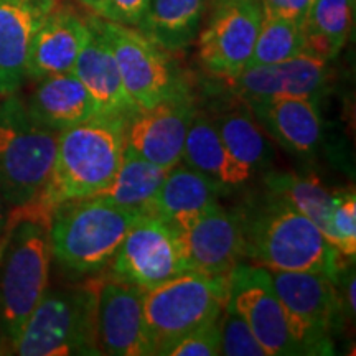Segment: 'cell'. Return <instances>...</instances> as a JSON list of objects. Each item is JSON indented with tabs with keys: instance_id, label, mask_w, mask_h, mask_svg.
<instances>
[{
	"instance_id": "20",
	"label": "cell",
	"mask_w": 356,
	"mask_h": 356,
	"mask_svg": "<svg viewBox=\"0 0 356 356\" xmlns=\"http://www.w3.org/2000/svg\"><path fill=\"white\" fill-rule=\"evenodd\" d=\"M248 106L256 121L287 150L305 157L317 150L322 140L318 101L284 96L251 102Z\"/></svg>"
},
{
	"instance_id": "21",
	"label": "cell",
	"mask_w": 356,
	"mask_h": 356,
	"mask_svg": "<svg viewBox=\"0 0 356 356\" xmlns=\"http://www.w3.org/2000/svg\"><path fill=\"white\" fill-rule=\"evenodd\" d=\"M25 106L40 126L58 134L99 114L95 99L73 73L38 79Z\"/></svg>"
},
{
	"instance_id": "2",
	"label": "cell",
	"mask_w": 356,
	"mask_h": 356,
	"mask_svg": "<svg viewBox=\"0 0 356 356\" xmlns=\"http://www.w3.org/2000/svg\"><path fill=\"white\" fill-rule=\"evenodd\" d=\"M244 257L269 270L325 274L337 282L341 254L317 226L287 204L270 202L241 216Z\"/></svg>"
},
{
	"instance_id": "14",
	"label": "cell",
	"mask_w": 356,
	"mask_h": 356,
	"mask_svg": "<svg viewBox=\"0 0 356 356\" xmlns=\"http://www.w3.org/2000/svg\"><path fill=\"white\" fill-rule=\"evenodd\" d=\"M193 115L191 97L185 88L180 89L129 119L124 129V150L159 167H175L181 160Z\"/></svg>"
},
{
	"instance_id": "5",
	"label": "cell",
	"mask_w": 356,
	"mask_h": 356,
	"mask_svg": "<svg viewBox=\"0 0 356 356\" xmlns=\"http://www.w3.org/2000/svg\"><path fill=\"white\" fill-rule=\"evenodd\" d=\"M20 356L102 355L97 340V280L47 291L12 346Z\"/></svg>"
},
{
	"instance_id": "28",
	"label": "cell",
	"mask_w": 356,
	"mask_h": 356,
	"mask_svg": "<svg viewBox=\"0 0 356 356\" xmlns=\"http://www.w3.org/2000/svg\"><path fill=\"white\" fill-rule=\"evenodd\" d=\"M213 124L229 154L251 172L266 167L270 162L273 149L251 113L229 111L220 115Z\"/></svg>"
},
{
	"instance_id": "33",
	"label": "cell",
	"mask_w": 356,
	"mask_h": 356,
	"mask_svg": "<svg viewBox=\"0 0 356 356\" xmlns=\"http://www.w3.org/2000/svg\"><path fill=\"white\" fill-rule=\"evenodd\" d=\"M149 0H106L102 19L139 29L144 20Z\"/></svg>"
},
{
	"instance_id": "16",
	"label": "cell",
	"mask_w": 356,
	"mask_h": 356,
	"mask_svg": "<svg viewBox=\"0 0 356 356\" xmlns=\"http://www.w3.org/2000/svg\"><path fill=\"white\" fill-rule=\"evenodd\" d=\"M228 81L248 104L284 96L318 101L328 84V60L304 51L280 63L248 66Z\"/></svg>"
},
{
	"instance_id": "36",
	"label": "cell",
	"mask_w": 356,
	"mask_h": 356,
	"mask_svg": "<svg viewBox=\"0 0 356 356\" xmlns=\"http://www.w3.org/2000/svg\"><path fill=\"white\" fill-rule=\"evenodd\" d=\"M355 274L351 273V277L348 282H346V302H348V310L351 314H355V309H356V297H355Z\"/></svg>"
},
{
	"instance_id": "22",
	"label": "cell",
	"mask_w": 356,
	"mask_h": 356,
	"mask_svg": "<svg viewBox=\"0 0 356 356\" xmlns=\"http://www.w3.org/2000/svg\"><path fill=\"white\" fill-rule=\"evenodd\" d=\"M220 191V186L203 173L177 163L163 178L144 215L159 218L167 225H175L216 203Z\"/></svg>"
},
{
	"instance_id": "25",
	"label": "cell",
	"mask_w": 356,
	"mask_h": 356,
	"mask_svg": "<svg viewBox=\"0 0 356 356\" xmlns=\"http://www.w3.org/2000/svg\"><path fill=\"white\" fill-rule=\"evenodd\" d=\"M270 198L287 204L314 222L327 238L337 191L327 188L315 175L273 172L266 177Z\"/></svg>"
},
{
	"instance_id": "10",
	"label": "cell",
	"mask_w": 356,
	"mask_h": 356,
	"mask_svg": "<svg viewBox=\"0 0 356 356\" xmlns=\"http://www.w3.org/2000/svg\"><path fill=\"white\" fill-rule=\"evenodd\" d=\"M261 0H213L198 37V60L226 81L248 68L262 22Z\"/></svg>"
},
{
	"instance_id": "12",
	"label": "cell",
	"mask_w": 356,
	"mask_h": 356,
	"mask_svg": "<svg viewBox=\"0 0 356 356\" xmlns=\"http://www.w3.org/2000/svg\"><path fill=\"white\" fill-rule=\"evenodd\" d=\"M228 304L249 325L267 356L302 355L289 330L269 269L239 262L228 274Z\"/></svg>"
},
{
	"instance_id": "24",
	"label": "cell",
	"mask_w": 356,
	"mask_h": 356,
	"mask_svg": "<svg viewBox=\"0 0 356 356\" xmlns=\"http://www.w3.org/2000/svg\"><path fill=\"white\" fill-rule=\"evenodd\" d=\"M207 0H149L139 30L168 53L185 50L197 37Z\"/></svg>"
},
{
	"instance_id": "11",
	"label": "cell",
	"mask_w": 356,
	"mask_h": 356,
	"mask_svg": "<svg viewBox=\"0 0 356 356\" xmlns=\"http://www.w3.org/2000/svg\"><path fill=\"white\" fill-rule=\"evenodd\" d=\"M113 261L114 275L144 292L188 273L175 231L150 215L134 222Z\"/></svg>"
},
{
	"instance_id": "26",
	"label": "cell",
	"mask_w": 356,
	"mask_h": 356,
	"mask_svg": "<svg viewBox=\"0 0 356 356\" xmlns=\"http://www.w3.org/2000/svg\"><path fill=\"white\" fill-rule=\"evenodd\" d=\"M356 0H314L304 24L305 48L332 60L340 53L353 29Z\"/></svg>"
},
{
	"instance_id": "4",
	"label": "cell",
	"mask_w": 356,
	"mask_h": 356,
	"mask_svg": "<svg viewBox=\"0 0 356 356\" xmlns=\"http://www.w3.org/2000/svg\"><path fill=\"white\" fill-rule=\"evenodd\" d=\"M140 216L101 195L60 204L50 220L51 257L71 275L101 273Z\"/></svg>"
},
{
	"instance_id": "8",
	"label": "cell",
	"mask_w": 356,
	"mask_h": 356,
	"mask_svg": "<svg viewBox=\"0 0 356 356\" xmlns=\"http://www.w3.org/2000/svg\"><path fill=\"white\" fill-rule=\"evenodd\" d=\"M269 273L302 355H332L341 310L335 280L317 273Z\"/></svg>"
},
{
	"instance_id": "38",
	"label": "cell",
	"mask_w": 356,
	"mask_h": 356,
	"mask_svg": "<svg viewBox=\"0 0 356 356\" xmlns=\"http://www.w3.org/2000/svg\"><path fill=\"white\" fill-rule=\"evenodd\" d=\"M53 2H55V3H58V6H60V3H65L66 0H53Z\"/></svg>"
},
{
	"instance_id": "9",
	"label": "cell",
	"mask_w": 356,
	"mask_h": 356,
	"mask_svg": "<svg viewBox=\"0 0 356 356\" xmlns=\"http://www.w3.org/2000/svg\"><path fill=\"white\" fill-rule=\"evenodd\" d=\"M101 32L114 53L124 89L139 111L150 109L184 89L168 51L134 26L96 15Z\"/></svg>"
},
{
	"instance_id": "31",
	"label": "cell",
	"mask_w": 356,
	"mask_h": 356,
	"mask_svg": "<svg viewBox=\"0 0 356 356\" xmlns=\"http://www.w3.org/2000/svg\"><path fill=\"white\" fill-rule=\"evenodd\" d=\"M221 355L226 356H267L259 341L252 335L241 315L226 302L220 315Z\"/></svg>"
},
{
	"instance_id": "1",
	"label": "cell",
	"mask_w": 356,
	"mask_h": 356,
	"mask_svg": "<svg viewBox=\"0 0 356 356\" xmlns=\"http://www.w3.org/2000/svg\"><path fill=\"white\" fill-rule=\"evenodd\" d=\"M126 124L122 119L97 114L61 131L42 193L13 210L50 222L53 210L60 204L101 195L122 162Z\"/></svg>"
},
{
	"instance_id": "32",
	"label": "cell",
	"mask_w": 356,
	"mask_h": 356,
	"mask_svg": "<svg viewBox=\"0 0 356 356\" xmlns=\"http://www.w3.org/2000/svg\"><path fill=\"white\" fill-rule=\"evenodd\" d=\"M220 320V318H218ZM211 322L177 341L167 356H216L221 355L220 322Z\"/></svg>"
},
{
	"instance_id": "7",
	"label": "cell",
	"mask_w": 356,
	"mask_h": 356,
	"mask_svg": "<svg viewBox=\"0 0 356 356\" xmlns=\"http://www.w3.org/2000/svg\"><path fill=\"white\" fill-rule=\"evenodd\" d=\"M228 302V275L184 273L145 292L144 317L152 355H167L177 341L216 322Z\"/></svg>"
},
{
	"instance_id": "6",
	"label": "cell",
	"mask_w": 356,
	"mask_h": 356,
	"mask_svg": "<svg viewBox=\"0 0 356 356\" xmlns=\"http://www.w3.org/2000/svg\"><path fill=\"white\" fill-rule=\"evenodd\" d=\"M0 101V197L10 208L42 193L56 155L58 132L40 126L25 101L10 95Z\"/></svg>"
},
{
	"instance_id": "30",
	"label": "cell",
	"mask_w": 356,
	"mask_h": 356,
	"mask_svg": "<svg viewBox=\"0 0 356 356\" xmlns=\"http://www.w3.org/2000/svg\"><path fill=\"white\" fill-rule=\"evenodd\" d=\"M327 239L341 256L356 254V195L353 190L337 191Z\"/></svg>"
},
{
	"instance_id": "13",
	"label": "cell",
	"mask_w": 356,
	"mask_h": 356,
	"mask_svg": "<svg viewBox=\"0 0 356 356\" xmlns=\"http://www.w3.org/2000/svg\"><path fill=\"white\" fill-rule=\"evenodd\" d=\"M191 273L228 275L244 257L241 215L213 203L197 215L170 225Z\"/></svg>"
},
{
	"instance_id": "29",
	"label": "cell",
	"mask_w": 356,
	"mask_h": 356,
	"mask_svg": "<svg viewBox=\"0 0 356 356\" xmlns=\"http://www.w3.org/2000/svg\"><path fill=\"white\" fill-rule=\"evenodd\" d=\"M304 51L305 35L300 24L264 13L248 66L280 63Z\"/></svg>"
},
{
	"instance_id": "15",
	"label": "cell",
	"mask_w": 356,
	"mask_h": 356,
	"mask_svg": "<svg viewBox=\"0 0 356 356\" xmlns=\"http://www.w3.org/2000/svg\"><path fill=\"white\" fill-rule=\"evenodd\" d=\"M144 296V291L118 275L97 280V340L102 355H152Z\"/></svg>"
},
{
	"instance_id": "3",
	"label": "cell",
	"mask_w": 356,
	"mask_h": 356,
	"mask_svg": "<svg viewBox=\"0 0 356 356\" xmlns=\"http://www.w3.org/2000/svg\"><path fill=\"white\" fill-rule=\"evenodd\" d=\"M50 264V222L8 213L0 238V332L10 346L48 291Z\"/></svg>"
},
{
	"instance_id": "37",
	"label": "cell",
	"mask_w": 356,
	"mask_h": 356,
	"mask_svg": "<svg viewBox=\"0 0 356 356\" xmlns=\"http://www.w3.org/2000/svg\"><path fill=\"white\" fill-rule=\"evenodd\" d=\"M8 213H10V210H8V204L3 202L2 197H0V238H2L3 231L7 228Z\"/></svg>"
},
{
	"instance_id": "34",
	"label": "cell",
	"mask_w": 356,
	"mask_h": 356,
	"mask_svg": "<svg viewBox=\"0 0 356 356\" xmlns=\"http://www.w3.org/2000/svg\"><path fill=\"white\" fill-rule=\"evenodd\" d=\"M312 2L314 0H261V6L262 12L267 15L279 17V19L302 25Z\"/></svg>"
},
{
	"instance_id": "27",
	"label": "cell",
	"mask_w": 356,
	"mask_h": 356,
	"mask_svg": "<svg viewBox=\"0 0 356 356\" xmlns=\"http://www.w3.org/2000/svg\"><path fill=\"white\" fill-rule=\"evenodd\" d=\"M170 168H163L124 150L121 165L111 181V185L101 193L109 202L127 210L139 211L144 215L147 204L157 193L163 178Z\"/></svg>"
},
{
	"instance_id": "18",
	"label": "cell",
	"mask_w": 356,
	"mask_h": 356,
	"mask_svg": "<svg viewBox=\"0 0 356 356\" xmlns=\"http://www.w3.org/2000/svg\"><path fill=\"white\" fill-rule=\"evenodd\" d=\"M56 6L53 0H0V96L24 86L35 33Z\"/></svg>"
},
{
	"instance_id": "23",
	"label": "cell",
	"mask_w": 356,
	"mask_h": 356,
	"mask_svg": "<svg viewBox=\"0 0 356 356\" xmlns=\"http://www.w3.org/2000/svg\"><path fill=\"white\" fill-rule=\"evenodd\" d=\"M181 160L203 173L220 188H233L251 178L252 172L239 163L222 144L215 124L203 114H195L185 137Z\"/></svg>"
},
{
	"instance_id": "35",
	"label": "cell",
	"mask_w": 356,
	"mask_h": 356,
	"mask_svg": "<svg viewBox=\"0 0 356 356\" xmlns=\"http://www.w3.org/2000/svg\"><path fill=\"white\" fill-rule=\"evenodd\" d=\"M83 7H86L92 15L101 17L104 15V8H106V0H78Z\"/></svg>"
},
{
	"instance_id": "17",
	"label": "cell",
	"mask_w": 356,
	"mask_h": 356,
	"mask_svg": "<svg viewBox=\"0 0 356 356\" xmlns=\"http://www.w3.org/2000/svg\"><path fill=\"white\" fill-rule=\"evenodd\" d=\"M88 38L71 73L88 89L96 102L97 113L127 122L132 115L139 113V109L134 106L124 89L114 53L97 25L96 15L88 17Z\"/></svg>"
},
{
	"instance_id": "19",
	"label": "cell",
	"mask_w": 356,
	"mask_h": 356,
	"mask_svg": "<svg viewBox=\"0 0 356 356\" xmlns=\"http://www.w3.org/2000/svg\"><path fill=\"white\" fill-rule=\"evenodd\" d=\"M89 33L88 19L66 3H60L44 17L30 47L26 79L71 73Z\"/></svg>"
}]
</instances>
